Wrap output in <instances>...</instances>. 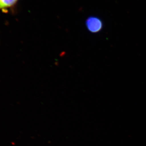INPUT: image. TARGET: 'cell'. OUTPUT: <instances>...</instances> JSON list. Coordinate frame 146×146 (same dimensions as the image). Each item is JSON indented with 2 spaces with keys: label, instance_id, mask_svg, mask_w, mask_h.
Listing matches in <instances>:
<instances>
[{
  "label": "cell",
  "instance_id": "6da1fadb",
  "mask_svg": "<svg viewBox=\"0 0 146 146\" xmlns=\"http://www.w3.org/2000/svg\"><path fill=\"white\" fill-rule=\"evenodd\" d=\"M85 25L88 31L93 34L99 33L103 28L102 20L96 16H90L87 18Z\"/></svg>",
  "mask_w": 146,
  "mask_h": 146
},
{
  "label": "cell",
  "instance_id": "7a4b0ae2",
  "mask_svg": "<svg viewBox=\"0 0 146 146\" xmlns=\"http://www.w3.org/2000/svg\"><path fill=\"white\" fill-rule=\"evenodd\" d=\"M19 0H0V11L14 12Z\"/></svg>",
  "mask_w": 146,
  "mask_h": 146
}]
</instances>
